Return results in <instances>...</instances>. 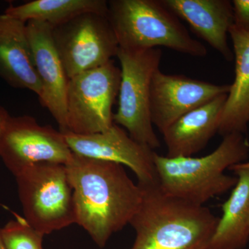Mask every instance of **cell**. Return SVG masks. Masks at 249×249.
<instances>
[{"label":"cell","mask_w":249,"mask_h":249,"mask_svg":"<svg viewBox=\"0 0 249 249\" xmlns=\"http://www.w3.org/2000/svg\"><path fill=\"white\" fill-rule=\"evenodd\" d=\"M24 219L42 233L76 224L73 190L65 165L41 163L16 175Z\"/></svg>","instance_id":"5"},{"label":"cell","mask_w":249,"mask_h":249,"mask_svg":"<svg viewBox=\"0 0 249 249\" xmlns=\"http://www.w3.org/2000/svg\"><path fill=\"white\" fill-rule=\"evenodd\" d=\"M231 85H215L157 70L152 76L150 111L152 124L163 133L187 113L229 93Z\"/></svg>","instance_id":"11"},{"label":"cell","mask_w":249,"mask_h":249,"mask_svg":"<svg viewBox=\"0 0 249 249\" xmlns=\"http://www.w3.org/2000/svg\"><path fill=\"white\" fill-rule=\"evenodd\" d=\"M235 61V80L221 116L218 133L228 134L249 132V32L232 25L229 31Z\"/></svg>","instance_id":"16"},{"label":"cell","mask_w":249,"mask_h":249,"mask_svg":"<svg viewBox=\"0 0 249 249\" xmlns=\"http://www.w3.org/2000/svg\"><path fill=\"white\" fill-rule=\"evenodd\" d=\"M6 249H44L45 234L36 230L24 218L17 217L1 228Z\"/></svg>","instance_id":"19"},{"label":"cell","mask_w":249,"mask_h":249,"mask_svg":"<svg viewBox=\"0 0 249 249\" xmlns=\"http://www.w3.org/2000/svg\"><path fill=\"white\" fill-rule=\"evenodd\" d=\"M9 117L10 115L7 110L4 107L0 106V139H1L5 125H6Z\"/></svg>","instance_id":"21"},{"label":"cell","mask_w":249,"mask_h":249,"mask_svg":"<svg viewBox=\"0 0 249 249\" xmlns=\"http://www.w3.org/2000/svg\"><path fill=\"white\" fill-rule=\"evenodd\" d=\"M116 57L120 62L121 78L119 107L113 120L135 142L154 150L160 147V142L150 116V85L154 73L160 70L161 50L119 48Z\"/></svg>","instance_id":"6"},{"label":"cell","mask_w":249,"mask_h":249,"mask_svg":"<svg viewBox=\"0 0 249 249\" xmlns=\"http://www.w3.org/2000/svg\"><path fill=\"white\" fill-rule=\"evenodd\" d=\"M108 18L120 49L164 47L191 56L207 54L161 0H112L108 2Z\"/></svg>","instance_id":"4"},{"label":"cell","mask_w":249,"mask_h":249,"mask_svg":"<svg viewBox=\"0 0 249 249\" xmlns=\"http://www.w3.org/2000/svg\"><path fill=\"white\" fill-rule=\"evenodd\" d=\"M0 78L13 88L35 93L38 98L42 94L27 23L4 14L0 15Z\"/></svg>","instance_id":"14"},{"label":"cell","mask_w":249,"mask_h":249,"mask_svg":"<svg viewBox=\"0 0 249 249\" xmlns=\"http://www.w3.org/2000/svg\"><path fill=\"white\" fill-rule=\"evenodd\" d=\"M0 249H6L3 241L2 236H1V228H0Z\"/></svg>","instance_id":"23"},{"label":"cell","mask_w":249,"mask_h":249,"mask_svg":"<svg viewBox=\"0 0 249 249\" xmlns=\"http://www.w3.org/2000/svg\"><path fill=\"white\" fill-rule=\"evenodd\" d=\"M28 37L34 63L42 85L41 104L50 111L60 126L67 130V92L69 78L52 36V27L41 22H27Z\"/></svg>","instance_id":"12"},{"label":"cell","mask_w":249,"mask_h":249,"mask_svg":"<svg viewBox=\"0 0 249 249\" xmlns=\"http://www.w3.org/2000/svg\"><path fill=\"white\" fill-rule=\"evenodd\" d=\"M231 167H235V168H247V169H249V161L238 163V164L232 165Z\"/></svg>","instance_id":"22"},{"label":"cell","mask_w":249,"mask_h":249,"mask_svg":"<svg viewBox=\"0 0 249 249\" xmlns=\"http://www.w3.org/2000/svg\"><path fill=\"white\" fill-rule=\"evenodd\" d=\"M245 135L228 134L217 149L201 157L169 158L155 154L159 184L170 196L204 206L214 196L233 188L237 178L224 173L232 165L243 163L249 156Z\"/></svg>","instance_id":"3"},{"label":"cell","mask_w":249,"mask_h":249,"mask_svg":"<svg viewBox=\"0 0 249 249\" xmlns=\"http://www.w3.org/2000/svg\"><path fill=\"white\" fill-rule=\"evenodd\" d=\"M52 36L69 79L110 62L119 49L108 14L80 15L53 28Z\"/></svg>","instance_id":"8"},{"label":"cell","mask_w":249,"mask_h":249,"mask_svg":"<svg viewBox=\"0 0 249 249\" xmlns=\"http://www.w3.org/2000/svg\"><path fill=\"white\" fill-rule=\"evenodd\" d=\"M62 132L75 155L126 165L135 174L140 186L159 183L155 151L135 142L118 124L99 133Z\"/></svg>","instance_id":"10"},{"label":"cell","mask_w":249,"mask_h":249,"mask_svg":"<svg viewBox=\"0 0 249 249\" xmlns=\"http://www.w3.org/2000/svg\"><path fill=\"white\" fill-rule=\"evenodd\" d=\"M121 78L120 68L111 60L69 79L66 131L91 134L111 127L113 105L119 96Z\"/></svg>","instance_id":"7"},{"label":"cell","mask_w":249,"mask_h":249,"mask_svg":"<svg viewBox=\"0 0 249 249\" xmlns=\"http://www.w3.org/2000/svg\"><path fill=\"white\" fill-rule=\"evenodd\" d=\"M221 95L181 116L162 133L167 157H190L201 151L219 130L227 98Z\"/></svg>","instance_id":"15"},{"label":"cell","mask_w":249,"mask_h":249,"mask_svg":"<svg viewBox=\"0 0 249 249\" xmlns=\"http://www.w3.org/2000/svg\"><path fill=\"white\" fill-rule=\"evenodd\" d=\"M175 16L186 21L198 37L217 51L227 61L234 58L228 34L234 24L229 0H161Z\"/></svg>","instance_id":"13"},{"label":"cell","mask_w":249,"mask_h":249,"mask_svg":"<svg viewBox=\"0 0 249 249\" xmlns=\"http://www.w3.org/2000/svg\"><path fill=\"white\" fill-rule=\"evenodd\" d=\"M64 134L29 116H10L0 139V158L14 175L41 163L67 164L72 158Z\"/></svg>","instance_id":"9"},{"label":"cell","mask_w":249,"mask_h":249,"mask_svg":"<svg viewBox=\"0 0 249 249\" xmlns=\"http://www.w3.org/2000/svg\"><path fill=\"white\" fill-rule=\"evenodd\" d=\"M73 190L76 224L103 248L129 224L142 200V188L119 163L75 155L65 164Z\"/></svg>","instance_id":"1"},{"label":"cell","mask_w":249,"mask_h":249,"mask_svg":"<svg viewBox=\"0 0 249 249\" xmlns=\"http://www.w3.org/2000/svg\"><path fill=\"white\" fill-rule=\"evenodd\" d=\"M237 176L231 194L222 204V217L207 249H243L249 240V169L231 167Z\"/></svg>","instance_id":"17"},{"label":"cell","mask_w":249,"mask_h":249,"mask_svg":"<svg viewBox=\"0 0 249 249\" xmlns=\"http://www.w3.org/2000/svg\"><path fill=\"white\" fill-rule=\"evenodd\" d=\"M235 27L249 32V0L232 1Z\"/></svg>","instance_id":"20"},{"label":"cell","mask_w":249,"mask_h":249,"mask_svg":"<svg viewBox=\"0 0 249 249\" xmlns=\"http://www.w3.org/2000/svg\"><path fill=\"white\" fill-rule=\"evenodd\" d=\"M139 186L142 200L129 222L136 232L130 249H207L219 219L211 210L167 194L159 183Z\"/></svg>","instance_id":"2"},{"label":"cell","mask_w":249,"mask_h":249,"mask_svg":"<svg viewBox=\"0 0 249 249\" xmlns=\"http://www.w3.org/2000/svg\"><path fill=\"white\" fill-rule=\"evenodd\" d=\"M108 14L104 0H34L18 6H10L4 14L27 23L36 21L52 29L86 13Z\"/></svg>","instance_id":"18"}]
</instances>
